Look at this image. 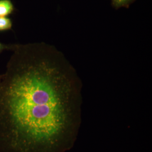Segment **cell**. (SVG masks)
Listing matches in <instances>:
<instances>
[{"instance_id": "obj_4", "label": "cell", "mask_w": 152, "mask_h": 152, "mask_svg": "<svg viewBox=\"0 0 152 152\" xmlns=\"http://www.w3.org/2000/svg\"><path fill=\"white\" fill-rule=\"evenodd\" d=\"M135 0H112V6L115 9H118L121 7L129 8Z\"/></svg>"}, {"instance_id": "obj_2", "label": "cell", "mask_w": 152, "mask_h": 152, "mask_svg": "<svg viewBox=\"0 0 152 152\" xmlns=\"http://www.w3.org/2000/svg\"><path fill=\"white\" fill-rule=\"evenodd\" d=\"M14 9L11 0H0V16L7 17L13 13Z\"/></svg>"}, {"instance_id": "obj_5", "label": "cell", "mask_w": 152, "mask_h": 152, "mask_svg": "<svg viewBox=\"0 0 152 152\" xmlns=\"http://www.w3.org/2000/svg\"><path fill=\"white\" fill-rule=\"evenodd\" d=\"M12 48V44L6 45L0 42V53L4 50H10Z\"/></svg>"}, {"instance_id": "obj_3", "label": "cell", "mask_w": 152, "mask_h": 152, "mask_svg": "<svg viewBox=\"0 0 152 152\" xmlns=\"http://www.w3.org/2000/svg\"><path fill=\"white\" fill-rule=\"evenodd\" d=\"M12 27V22L10 18L0 16V32L11 30Z\"/></svg>"}, {"instance_id": "obj_1", "label": "cell", "mask_w": 152, "mask_h": 152, "mask_svg": "<svg viewBox=\"0 0 152 152\" xmlns=\"http://www.w3.org/2000/svg\"><path fill=\"white\" fill-rule=\"evenodd\" d=\"M0 75V152H66L81 124L82 82L45 42L12 44Z\"/></svg>"}]
</instances>
